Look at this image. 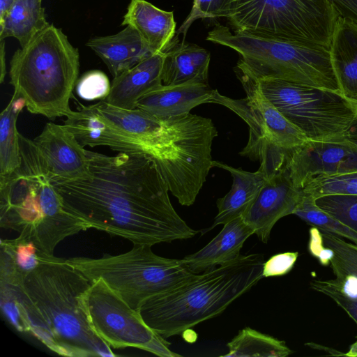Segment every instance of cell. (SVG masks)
<instances>
[{"mask_svg": "<svg viewBox=\"0 0 357 357\" xmlns=\"http://www.w3.org/2000/svg\"><path fill=\"white\" fill-rule=\"evenodd\" d=\"M91 178L51 179L66 209L89 228L153 245L194 237L178 215L156 162L143 153L114 156L86 150Z\"/></svg>", "mask_w": 357, "mask_h": 357, "instance_id": "6da1fadb", "label": "cell"}, {"mask_svg": "<svg viewBox=\"0 0 357 357\" xmlns=\"http://www.w3.org/2000/svg\"><path fill=\"white\" fill-rule=\"evenodd\" d=\"M91 284L66 259L54 256L39 265L22 284L29 333L61 356H115L88 315L84 296Z\"/></svg>", "mask_w": 357, "mask_h": 357, "instance_id": "7a4b0ae2", "label": "cell"}, {"mask_svg": "<svg viewBox=\"0 0 357 357\" xmlns=\"http://www.w3.org/2000/svg\"><path fill=\"white\" fill-rule=\"evenodd\" d=\"M19 139L20 165L0 178V225L17 231L43 252L54 255L61 241L89 227L64 207L33 141L20 133Z\"/></svg>", "mask_w": 357, "mask_h": 357, "instance_id": "3957f363", "label": "cell"}, {"mask_svg": "<svg viewBox=\"0 0 357 357\" xmlns=\"http://www.w3.org/2000/svg\"><path fill=\"white\" fill-rule=\"evenodd\" d=\"M264 255L252 253L196 274L181 285L143 303L139 313L165 338L221 314L263 278Z\"/></svg>", "mask_w": 357, "mask_h": 357, "instance_id": "277c9868", "label": "cell"}, {"mask_svg": "<svg viewBox=\"0 0 357 357\" xmlns=\"http://www.w3.org/2000/svg\"><path fill=\"white\" fill-rule=\"evenodd\" d=\"M79 72L78 49L61 29L50 24L15 52L10 83L30 113L50 119L66 117L73 112L70 99Z\"/></svg>", "mask_w": 357, "mask_h": 357, "instance_id": "5b68a950", "label": "cell"}, {"mask_svg": "<svg viewBox=\"0 0 357 357\" xmlns=\"http://www.w3.org/2000/svg\"><path fill=\"white\" fill-rule=\"evenodd\" d=\"M206 40L237 52L241 59L236 69L257 80L280 79L340 91L329 47L244 31L231 32L219 24Z\"/></svg>", "mask_w": 357, "mask_h": 357, "instance_id": "8992f818", "label": "cell"}, {"mask_svg": "<svg viewBox=\"0 0 357 357\" xmlns=\"http://www.w3.org/2000/svg\"><path fill=\"white\" fill-rule=\"evenodd\" d=\"M66 260L91 282L102 278L137 311L146 300L181 285L197 274L183 259L158 256L149 245H134L130 251L117 255Z\"/></svg>", "mask_w": 357, "mask_h": 357, "instance_id": "52a82bcc", "label": "cell"}, {"mask_svg": "<svg viewBox=\"0 0 357 357\" xmlns=\"http://www.w3.org/2000/svg\"><path fill=\"white\" fill-rule=\"evenodd\" d=\"M340 14L329 0H233L234 31L330 47Z\"/></svg>", "mask_w": 357, "mask_h": 357, "instance_id": "ba28073f", "label": "cell"}, {"mask_svg": "<svg viewBox=\"0 0 357 357\" xmlns=\"http://www.w3.org/2000/svg\"><path fill=\"white\" fill-rule=\"evenodd\" d=\"M257 81L266 97L310 141L344 137L357 114V102L340 91L280 79Z\"/></svg>", "mask_w": 357, "mask_h": 357, "instance_id": "9c48e42d", "label": "cell"}, {"mask_svg": "<svg viewBox=\"0 0 357 357\" xmlns=\"http://www.w3.org/2000/svg\"><path fill=\"white\" fill-rule=\"evenodd\" d=\"M236 72L246 97L233 99L214 89L209 103L229 108L248 125L249 139L240 155L252 160H261L283 150L294 149L308 140L266 97L257 79L238 69Z\"/></svg>", "mask_w": 357, "mask_h": 357, "instance_id": "30bf717a", "label": "cell"}, {"mask_svg": "<svg viewBox=\"0 0 357 357\" xmlns=\"http://www.w3.org/2000/svg\"><path fill=\"white\" fill-rule=\"evenodd\" d=\"M84 302L95 331L112 348H137L160 357H181L102 279L91 282Z\"/></svg>", "mask_w": 357, "mask_h": 357, "instance_id": "8fae6325", "label": "cell"}, {"mask_svg": "<svg viewBox=\"0 0 357 357\" xmlns=\"http://www.w3.org/2000/svg\"><path fill=\"white\" fill-rule=\"evenodd\" d=\"M286 169L298 189L317 176L357 172V145L345 137L331 141L307 140L287 151Z\"/></svg>", "mask_w": 357, "mask_h": 357, "instance_id": "7c38bea8", "label": "cell"}, {"mask_svg": "<svg viewBox=\"0 0 357 357\" xmlns=\"http://www.w3.org/2000/svg\"><path fill=\"white\" fill-rule=\"evenodd\" d=\"M303 196L302 189L295 187L285 167L268 179L241 217L255 234L263 243H267L275 223L294 214Z\"/></svg>", "mask_w": 357, "mask_h": 357, "instance_id": "4fadbf2b", "label": "cell"}, {"mask_svg": "<svg viewBox=\"0 0 357 357\" xmlns=\"http://www.w3.org/2000/svg\"><path fill=\"white\" fill-rule=\"evenodd\" d=\"M33 141L47 162L51 179L91 178L86 149L64 125L47 123Z\"/></svg>", "mask_w": 357, "mask_h": 357, "instance_id": "5bb4252c", "label": "cell"}, {"mask_svg": "<svg viewBox=\"0 0 357 357\" xmlns=\"http://www.w3.org/2000/svg\"><path fill=\"white\" fill-rule=\"evenodd\" d=\"M208 82L190 81L178 84H160L144 95L137 108L165 119L190 113L194 107L209 103L213 93Z\"/></svg>", "mask_w": 357, "mask_h": 357, "instance_id": "9a60e30c", "label": "cell"}, {"mask_svg": "<svg viewBox=\"0 0 357 357\" xmlns=\"http://www.w3.org/2000/svg\"><path fill=\"white\" fill-rule=\"evenodd\" d=\"M164 52L151 54L132 68L113 78L105 101L112 106L135 109L139 100L162 84Z\"/></svg>", "mask_w": 357, "mask_h": 357, "instance_id": "2e32d148", "label": "cell"}, {"mask_svg": "<svg viewBox=\"0 0 357 357\" xmlns=\"http://www.w3.org/2000/svg\"><path fill=\"white\" fill-rule=\"evenodd\" d=\"M223 225L218 234L204 248L183 258L193 273H202L236 259L245 241L255 234L241 216Z\"/></svg>", "mask_w": 357, "mask_h": 357, "instance_id": "e0dca14e", "label": "cell"}, {"mask_svg": "<svg viewBox=\"0 0 357 357\" xmlns=\"http://www.w3.org/2000/svg\"><path fill=\"white\" fill-rule=\"evenodd\" d=\"M121 25L134 28L152 54L165 52L176 32L173 12L146 0L130 1Z\"/></svg>", "mask_w": 357, "mask_h": 357, "instance_id": "ac0fdd59", "label": "cell"}, {"mask_svg": "<svg viewBox=\"0 0 357 357\" xmlns=\"http://www.w3.org/2000/svg\"><path fill=\"white\" fill-rule=\"evenodd\" d=\"M213 167L228 171L233 177L231 190L217 200L218 213L211 227L201 231L204 234L219 225H225L242 216L251 206L269 177L259 169L250 172L213 160Z\"/></svg>", "mask_w": 357, "mask_h": 357, "instance_id": "d6986e66", "label": "cell"}, {"mask_svg": "<svg viewBox=\"0 0 357 357\" xmlns=\"http://www.w3.org/2000/svg\"><path fill=\"white\" fill-rule=\"evenodd\" d=\"M86 45L101 59L113 77L152 54L130 26L113 35L91 38Z\"/></svg>", "mask_w": 357, "mask_h": 357, "instance_id": "ffe728a7", "label": "cell"}, {"mask_svg": "<svg viewBox=\"0 0 357 357\" xmlns=\"http://www.w3.org/2000/svg\"><path fill=\"white\" fill-rule=\"evenodd\" d=\"M329 50L341 92L357 102V23L340 16Z\"/></svg>", "mask_w": 357, "mask_h": 357, "instance_id": "44dd1931", "label": "cell"}, {"mask_svg": "<svg viewBox=\"0 0 357 357\" xmlns=\"http://www.w3.org/2000/svg\"><path fill=\"white\" fill-rule=\"evenodd\" d=\"M210 53L195 44L173 39L165 52L162 81L165 85L190 81L208 82Z\"/></svg>", "mask_w": 357, "mask_h": 357, "instance_id": "7402d4cb", "label": "cell"}, {"mask_svg": "<svg viewBox=\"0 0 357 357\" xmlns=\"http://www.w3.org/2000/svg\"><path fill=\"white\" fill-rule=\"evenodd\" d=\"M54 256L43 252L33 242L20 235L12 239H1L0 281L22 284L31 271Z\"/></svg>", "mask_w": 357, "mask_h": 357, "instance_id": "603a6c76", "label": "cell"}, {"mask_svg": "<svg viewBox=\"0 0 357 357\" xmlns=\"http://www.w3.org/2000/svg\"><path fill=\"white\" fill-rule=\"evenodd\" d=\"M50 24L42 0H16L0 21V40L13 37L23 47Z\"/></svg>", "mask_w": 357, "mask_h": 357, "instance_id": "cb8c5ba5", "label": "cell"}, {"mask_svg": "<svg viewBox=\"0 0 357 357\" xmlns=\"http://www.w3.org/2000/svg\"><path fill=\"white\" fill-rule=\"evenodd\" d=\"M24 107V99L13 93L0 114V178L8 176L20 165V132L17 129V121Z\"/></svg>", "mask_w": 357, "mask_h": 357, "instance_id": "d4e9b609", "label": "cell"}, {"mask_svg": "<svg viewBox=\"0 0 357 357\" xmlns=\"http://www.w3.org/2000/svg\"><path fill=\"white\" fill-rule=\"evenodd\" d=\"M228 353L223 357H285L292 351L286 343L250 327L241 330L227 343Z\"/></svg>", "mask_w": 357, "mask_h": 357, "instance_id": "484cf974", "label": "cell"}, {"mask_svg": "<svg viewBox=\"0 0 357 357\" xmlns=\"http://www.w3.org/2000/svg\"><path fill=\"white\" fill-rule=\"evenodd\" d=\"M294 214L307 224L345 238L357 244V232L319 208L314 199L303 194Z\"/></svg>", "mask_w": 357, "mask_h": 357, "instance_id": "4316f807", "label": "cell"}, {"mask_svg": "<svg viewBox=\"0 0 357 357\" xmlns=\"http://www.w3.org/2000/svg\"><path fill=\"white\" fill-rule=\"evenodd\" d=\"M323 244L333 252L330 265L335 276L349 275L357 278V244L319 229Z\"/></svg>", "mask_w": 357, "mask_h": 357, "instance_id": "83f0119b", "label": "cell"}, {"mask_svg": "<svg viewBox=\"0 0 357 357\" xmlns=\"http://www.w3.org/2000/svg\"><path fill=\"white\" fill-rule=\"evenodd\" d=\"M302 190L313 199L330 195H357V172L313 177L304 184Z\"/></svg>", "mask_w": 357, "mask_h": 357, "instance_id": "f1b7e54d", "label": "cell"}, {"mask_svg": "<svg viewBox=\"0 0 357 357\" xmlns=\"http://www.w3.org/2000/svg\"><path fill=\"white\" fill-rule=\"evenodd\" d=\"M22 284L0 281V306L4 317L17 331L27 333L29 328L22 303Z\"/></svg>", "mask_w": 357, "mask_h": 357, "instance_id": "f546056e", "label": "cell"}, {"mask_svg": "<svg viewBox=\"0 0 357 357\" xmlns=\"http://www.w3.org/2000/svg\"><path fill=\"white\" fill-rule=\"evenodd\" d=\"M314 202L319 208L357 232V195H325Z\"/></svg>", "mask_w": 357, "mask_h": 357, "instance_id": "4dcf8cb0", "label": "cell"}, {"mask_svg": "<svg viewBox=\"0 0 357 357\" xmlns=\"http://www.w3.org/2000/svg\"><path fill=\"white\" fill-rule=\"evenodd\" d=\"M233 0H194L191 10L176 34L185 36L187 31L194 22L198 19L227 17Z\"/></svg>", "mask_w": 357, "mask_h": 357, "instance_id": "1f68e13d", "label": "cell"}, {"mask_svg": "<svg viewBox=\"0 0 357 357\" xmlns=\"http://www.w3.org/2000/svg\"><path fill=\"white\" fill-rule=\"evenodd\" d=\"M110 89L111 84L108 77L98 70L85 73L76 84L77 95L85 100H105Z\"/></svg>", "mask_w": 357, "mask_h": 357, "instance_id": "d6a6232c", "label": "cell"}, {"mask_svg": "<svg viewBox=\"0 0 357 357\" xmlns=\"http://www.w3.org/2000/svg\"><path fill=\"white\" fill-rule=\"evenodd\" d=\"M310 285L314 290L332 298L357 324V290L344 293L328 280H312Z\"/></svg>", "mask_w": 357, "mask_h": 357, "instance_id": "836d02e7", "label": "cell"}, {"mask_svg": "<svg viewBox=\"0 0 357 357\" xmlns=\"http://www.w3.org/2000/svg\"><path fill=\"white\" fill-rule=\"evenodd\" d=\"M298 257V252H287L273 255L264 263L263 277L286 275L293 268Z\"/></svg>", "mask_w": 357, "mask_h": 357, "instance_id": "e575fe53", "label": "cell"}, {"mask_svg": "<svg viewBox=\"0 0 357 357\" xmlns=\"http://www.w3.org/2000/svg\"><path fill=\"white\" fill-rule=\"evenodd\" d=\"M310 252L318 259L322 265H328L333 257V252L330 248L324 245L319 229L313 227L310 230Z\"/></svg>", "mask_w": 357, "mask_h": 357, "instance_id": "d590c367", "label": "cell"}, {"mask_svg": "<svg viewBox=\"0 0 357 357\" xmlns=\"http://www.w3.org/2000/svg\"><path fill=\"white\" fill-rule=\"evenodd\" d=\"M341 17L357 23V0H329Z\"/></svg>", "mask_w": 357, "mask_h": 357, "instance_id": "8d00e7d4", "label": "cell"}, {"mask_svg": "<svg viewBox=\"0 0 357 357\" xmlns=\"http://www.w3.org/2000/svg\"><path fill=\"white\" fill-rule=\"evenodd\" d=\"M5 40H0V66H1V75L0 82L2 83L6 73V50H5Z\"/></svg>", "mask_w": 357, "mask_h": 357, "instance_id": "74e56055", "label": "cell"}, {"mask_svg": "<svg viewBox=\"0 0 357 357\" xmlns=\"http://www.w3.org/2000/svg\"><path fill=\"white\" fill-rule=\"evenodd\" d=\"M344 137L357 145V114L349 128L346 132Z\"/></svg>", "mask_w": 357, "mask_h": 357, "instance_id": "f35d334b", "label": "cell"}, {"mask_svg": "<svg viewBox=\"0 0 357 357\" xmlns=\"http://www.w3.org/2000/svg\"><path fill=\"white\" fill-rule=\"evenodd\" d=\"M15 1L16 0H0V21L8 13Z\"/></svg>", "mask_w": 357, "mask_h": 357, "instance_id": "ab89813d", "label": "cell"}, {"mask_svg": "<svg viewBox=\"0 0 357 357\" xmlns=\"http://www.w3.org/2000/svg\"><path fill=\"white\" fill-rule=\"evenodd\" d=\"M344 356L357 357V341L350 346L349 351L344 354Z\"/></svg>", "mask_w": 357, "mask_h": 357, "instance_id": "60d3db41", "label": "cell"}]
</instances>
